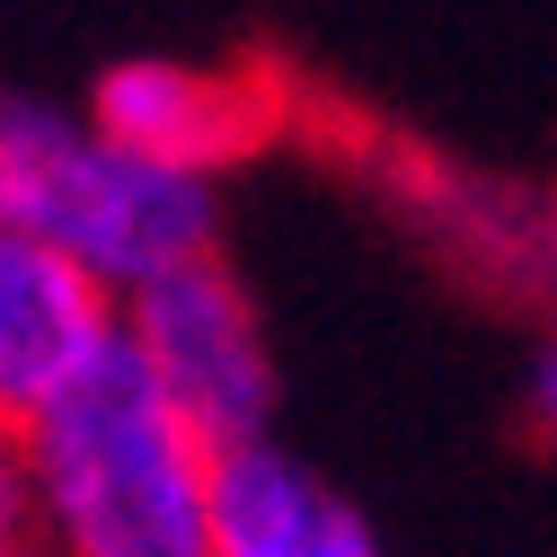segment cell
I'll return each instance as SVG.
<instances>
[{
    "label": "cell",
    "instance_id": "1",
    "mask_svg": "<svg viewBox=\"0 0 557 557\" xmlns=\"http://www.w3.org/2000/svg\"><path fill=\"white\" fill-rule=\"evenodd\" d=\"M36 557H222V443L133 345L27 416Z\"/></svg>",
    "mask_w": 557,
    "mask_h": 557
},
{
    "label": "cell",
    "instance_id": "2",
    "mask_svg": "<svg viewBox=\"0 0 557 557\" xmlns=\"http://www.w3.org/2000/svg\"><path fill=\"white\" fill-rule=\"evenodd\" d=\"M0 231L53 239L115 293H143L195 257H222V186L124 151L89 107L0 89Z\"/></svg>",
    "mask_w": 557,
    "mask_h": 557
},
{
    "label": "cell",
    "instance_id": "3",
    "mask_svg": "<svg viewBox=\"0 0 557 557\" xmlns=\"http://www.w3.org/2000/svg\"><path fill=\"white\" fill-rule=\"evenodd\" d=\"M124 345L222 451L274 434V336L231 257H195L124 293Z\"/></svg>",
    "mask_w": 557,
    "mask_h": 557
},
{
    "label": "cell",
    "instance_id": "4",
    "mask_svg": "<svg viewBox=\"0 0 557 557\" xmlns=\"http://www.w3.org/2000/svg\"><path fill=\"white\" fill-rule=\"evenodd\" d=\"M89 124L115 133L124 151H143L160 169L186 177H231L274 143V89L248 72H222V62H186V53H133L115 72H98L89 89Z\"/></svg>",
    "mask_w": 557,
    "mask_h": 557
},
{
    "label": "cell",
    "instance_id": "5",
    "mask_svg": "<svg viewBox=\"0 0 557 557\" xmlns=\"http://www.w3.org/2000/svg\"><path fill=\"white\" fill-rule=\"evenodd\" d=\"M124 345V293L53 239L0 231V407L27 416L53 407L81 372H98Z\"/></svg>",
    "mask_w": 557,
    "mask_h": 557
},
{
    "label": "cell",
    "instance_id": "6",
    "mask_svg": "<svg viewBox=\"0 0 557 557\" xmlns=\"http://www.w3.org/2000/svg\"><path fill=\"white\" fill-rule=\"evenodd\" d=\"M222 557H389V540L327 469L257 434L222 451Z\"/></svg>",
    "mask_w": 557,
    "mask_h": 557
},
{
    "label": "cell",
    "instance_id": "7",
    "mask_svg": "<svg viewBox=\"0 0 557 557\" xmlns=\"http://www.w3.org/2000/svg\"><path fill=\"white\" fill-rule=\"evenodd\" d=\"M0 557H36V469H27V425L0 407Z\"/></svg>",
    "mask_w": 557,
    "mask_h": 557
},
{
    "label": "cell",
    "instance_id": "8",
    "mask_svg": "<svg viewBox=\"0 0 557 557\" xmlns=\"http://www.w3.org/2000/svg\"><path fill=\"white\" fill-rule=\"evenodd\" d=\"M522 416L540 425V443H557V327L531 345V363H522Z\"/></svg>",
    "mask_w": 557,
    "mask_h": 557
}]
</instances>
